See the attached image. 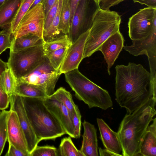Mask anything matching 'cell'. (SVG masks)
Listing matches in <instances>:
<instances>
[{
  "label": "cell",
  "mask_w": 156,
  "mask_h": 156,
  "mask_svg": "<svg viewBox=\"0 0 156 156\" xmlns=\"http://www.w3.org/2000/svg\"><path fill=\"white\" fill-rule=\"evenodd\" d=\"M64 74L66 81L75 93L76 97L89 108L97 107L105 110L112 106L108 92L89 80L78 69Z\"/></svg>",
  "instance_id": "cell-4"
},
{
  "label": "cell",
  "mask_w": 156,
  "mask_h": 156,
  "mask_svg": "<svg viewBox=\"0 0 156 156\" xmlns=\"http://www.w3.org/2000/svg\"><path fill=\"white\" fill-rule=\"evenodd\" d=\"M9 96L10 109L15 111L17 114L26 138L30 155L39 142L27 114L23 104V97L14 94Z\"/></svg>",
  "instance_id": "cell-12"
},
{
  "label": "cell",
  "mask_w": 156,
  "mask_h": 156,
  "mask_svg": "<svg viewBox=\"0 0 156 156\" xmlns=\"http://www.w3.org/2000/svg\"><path fill=\"white\" fill-rule=\"evenodd\" d=\"M134 3L138 2L148 7L156 8V0H133Z\"/></svg>",
  "instance_id": "cell-40"
},
{
  "label": "cell",
  "mask_w": 156,
  "mask_h": 156,
  "mask_svg": "<svg viewBox=\"0 0 156 156\" xmlns=\"http://www.w3.org/2000/svg\"><path fill=\"white\" fill-rule=\"evenodd\" d=\"M124 41V37L119 30L110 36L100 47L99 51L104 55L109 75L111 74V68L123 48Z\"/></svg>",
  "instance_id": "cell-16"
},
{
  "label": "cell",
  "mask_w": 156,
  "mask_h": 156,
  "mask_svg": "<svg viewBox=\"0 0 156 156\" xmlns=\"http://www.w3.org/2000/svg\"><path fill=\"white\" fill-rule=\"evenodd\" d=\"M8 150L5 155V156H26V155L21 151L13 145L9 144Z\"/></svg>",
  "instance_id": "cell-38"
},
{
  "label": "cell",
  "mask_w": 156,
  "mask_h": 156,
  "mask_svg": "<svg viewBox=\"0 0 156 156\" xmlns=\"http://www.w3.org/2000/svg\"><path fill=\"white\" fill-rule=\"evenodd\" d=\"M70 16V0H63L59 27V31L63 34H68L69 33Z\"/></svg>",
  "instance_id": "cell-24"
},
{
  "label": "cell",
  "mask_w": 156,
  "mask_h": 156,
  "mask_svg": "<svg viewBox=\"0 0 156 156\" xmlns=\"http://www.w3.org/2000/svg\"><path fill=\"white\" fill-rule=\"evenodd\" d=\"M6 0H0V7L2 6Z\"/></svg>",
  "instance_id": "cell-44"
},
{
  "label": "cell",
  "mask_w": 156,
  "mask_h": 156,
  "mask_svg": "<svg viewBox=\"0 0 156 156\" xmlns=\"http://www.w3.org/2000/svg\"><path fill=\"white\" fill-rule=\"evenodd\" d=\"M59 1V0H56L45 17L43 33L45 32L49 27L56 14L58 9Z\"/></svg>",
  "instance_id": "cell-36"
},
{
  "label": "cell",
  "mask_w": 156,
  "mask_h": 156,
  "mask_svg": "<svg viewBox=\"0 0 156 156\" xmlns=\"http://www.w3.org/2000/svg\"><path fill=\"white\" fill-rule=\"evenodd\" d=\"M34 0H23L15 17L10 24V30L12 34L15 31L21 20L30 9Z\"/></svg>",
  "instance_id": "cell-31"
},
{
  "label": "cell",
  "mask_w": 156,
  "mask_h": 156,
  "mask_svg": "<svg viewBox=\"0 0 156 156\" xmlns=\"http://www.w3.org/2000/svg\"><path fill=\"white\" fill-rule=\"evenodd\" d=\"M81 115L77 106L73 111L72 121L74 128L75 138H79L80 136L81 129Z\"/></svg>",
  "instance_id": "cell-35"
},
{
  "label": "cell",
  "mask_w": 156,
  "mask_h": 156,
  "mask_svg": "<svg viewBox=\"0 0 156 156\" xmlns=\"http://www.w3.org/2000/svg\"><path fill=\"white\" fill-rule=\"evenodd\" d=\"M44 57L42 44L17 51H10L7 63L15 78L18 80L30 72Z\"/></svg>",
  "instance_id": "cell-6"
},
{
  "label": "cell",
  "mask_w": 156,
  "mask_h": 156,
  "mask_svg": "<svg viewBox=\"0 0 156 156\" xmlns=\"http://www.w3.org/2000/svg\"><path fill=\"white\" fill-rule=\"evenodd\" d=\"M116 100L130 114L152 98L156 99V82L140 64L116 66Z\"/></svg>",
  "instance_id": "cell-1"
},
{
  "label": "cell",
  "mask_w": 156,
  "mask_h": 156,
  "mask_svg": "<svg viewBox=\"0 0 156 156\" xmlns=\"http://www.w3.org/2000/svg\"><path fill=\"white\" fill-rule=\"evenodd\" d=\"M99 153L100 156H122L112 152L107 149H102L101 147L98 148Z\"/></svg>",
  "instance_id": "cell-42"
},
{
  "label": "cell",
  "mask_w": 156,
  "mask_h": 156,
  "mask_svg": "<svg viewBox=\"0 0 156 156\" xmlns=\"http://www.w3.org/2000/svg\"><path fill=\"white\" fill-rule=\"evenodd\" d=\"M4 28L0 31V55L6 49H10L12 34L10 30V24Z\"/></svg>",
  "instance_id": "cell-33"
},
{
  "label": "cell",
  "mask_w": 156,
  "mask_h": 156,
  "mask_svg": "<svg viewBox=\"0 0 156 156\" xmlns=\"http://www.w3.org/2000/svg\"><path fill=\"white\" fill-rule=\"evenodd\" d=\"M2 83L6 93L10 96L14 93L17 80L10 68L7 67L2 74Z\"/></svg>",
  "instance_id": "cell-30"
},
{
  "label": "cell",
  "mask_w": 156,
  "mask_h": 156,
  "mask_svg": "<svg viewBox=\"0 0 156 156\" xmlns=\"http://www.w3.org/2000/svg\"><path fill=\"white\" fill-rule=\"evenodd\" d=\"M51 95L67 108L72 118L73 111L77 106L74 103L70 92L60 87Z\"/></svg>",
  "instance_id": "cell-25"
},
{
  "label": "cell",
  "mask_w": 156,
  "mask_h": 156,
  "mask_svg": "<svg viewBox=\"0 0 156 156\" xmlns=\"http://www.w3.org/2000/svg\"><path fill=\"white\" fill-rule=\"evenodd\" d=\"M83 141L80 150L83 156H98L97 129L94 125L84 120Z\"/></svg>",
  "instance_id": "cell-17"
},
{
  "label": "cell",
  "mask_w": 156,
  "mask_h": 156,
  "mask_svg": "<svg viewBox=\"0 0 156 156\" xmlns=\"http://www.w3.org/2000/svg\"><path fill=\"white\" fill-rule=\"evenodd\" d=\"M156 18V8H145L133 15L128 22L129 35L132 40L141 39L150 33Z\"/></svg>",
  "instance_id": "cell-11"
},
{
  "label": "cell",
  "mask_w": 156,
  "mask_h": 156,
  "mask_svg": "<svg viewBox=\"0 0 156 156\" xmlns=\"http://www.w3.org/2000/svg\"><path fill=\"white\" fill-rule=\"evenodd\" d=\"M44 101L48 108L58 119L66 134L75 138L72 118L67 108L52 95L47 97Z\"/></svg>",
  "instance_id": "cell-15"
},
{
  "label": "cell",
  "mask_w": 156,
  "mask_h": 156,
  "mask_svg": "<svg viewBox=\"0 0 156 156\" xmlns=\"http://www.w3.org/2000/svg\"><path fill=\"white\" fill-rule=\"evenodd\" d=\"M43 0H35L30 9L32 8L39 3H41Z\"/></svg>",
  "instance_id": "cell-43"
},
{
  "label": "cell",
  "mask_w": 156,
  "mask_h": 156,
  "mask_svg": "<svg viewBox=\"0 0 156 156\" xmlns=\"http://www.w3.org/2000/svg\"><path fill=\"white\" fill-rule=\"evenodd\" d=\"M63 1V0H59L56 14L49 27L43 33V40L44 42L52 41L60 36L59 35L61 33L59 30V27Z\"/></svg>",
  "instance_id": "cell-23"
},
{
  "label": "cell",
  "mask_w": 156,
  "mask_h": 156,
  "mask_svg": "<svg viewBox=\"0 0 156 156\" xmlns=\"http://www.w3.org/2000/svg\"><path fill=\"white\" fill-rule=\"evenodd\" d=\"M101 138L105 148L118 154H121L122 147L117 132L112 130L102 119H97Z\"/></svg>",
  "instance_id": "cell-18"
},
{
  "label": "cell",
  "mask_w": 156,
  "mask_h": 156,
  "mask_svg": "<svg viewBox=\"0 0 156 156\" xmlns=\"http://www.w3.org/2000/svg\"><path fill=\"white\" fill-rule=\"evenodd\" d=\"M58 151L55 147L50 146H37L30 156H57Z\"/></svg>",
  "instance_id": "cell-34"
},
{
  "label": "cell",
  "mask_w": 156,
  "mask_h": 156,
  "mask_svg": "<svg viewBox=\"0 0 156 156\" xmlns=\"http://www.w3.org/2000/svg\"><path fill=\"white\" fill-rule=\"evenodd\" d=\"M9 111L4 110L0 113V156L7 140L6 121Z\"/></svg>",
  "instance_id": "cell-32"
},
{
  "label": "cell",
  "mask_w": 156,
  "mask_h": 156,
  "mask_svg": "<svg viewBox=\"0 0 156 156\" xmlns=\"http://www.w3.org/2000/svg\"><path fill=\"white\" fill-rule=\"evenodd\" d=\"M89 30L81 35L69 48L59 69L61 74L78 69L79 64L83 59L85 45Z\"/></svg>",
  "instance_id": "cell-13"
},
{
  "label": "cell",
  "mask_w": 156,
  "mask_h": 156,
  "mask_svg": "<svg viewBox=\"0 0 156 156\" xmlns=\"http://www.w3.org/2000/svg\"><path fill=\"white\" fill-rule=\"evenodd\" d=\"M44 12L41 3L30 9L23 16L15 32L12 39L32 34L43 39L44 22Z\"/></svg>",
  "instance_id": "cell-9"
},
{
  "label": "cell",
  "mask_w": 156,
  "mask_h": 156,
  "mask_svg": "<svg viewBox=\"0 0 156 156\" xmlns=\"http://www.w3.org/2000/svg\"><path fill=\"white\" fill-rule=\"evenodd\" d=\"M44 41L39 36L29 34L12 40L10 51H17L33 46L41 44Z\"/></svg>",
  "instance_id": "cell-22"
},
{
  "label": "cell",
  "mask_w": 156,
  "mask_h": 156,
  "mask_svg": "<svg viewBox=\"0 0 156 156\" xmlns=\"http://www.w3.org/2000/svg\"><path fill=\"white\" fill-rule=\"evenodd\" d=\"M23 0H6L0 7V28L11 24Z\"/></svg>",
  "instance_id": "cell-20"
},
{
  "label": "cell",
  "mask_w": 156,
  "mask_h": 156,
  "mask_svg": "<svg viewBox=\"0 0 156 156\" xmlns=\"http://www.w3.org/2000/svg\"><path fill=\"white\" fill-rule=\"evenodd\" d=\"M72 43L68 34H63L52 41L42 44L44 52H49L63 48H69Z\"/></svg>",
  "instance_id": "cell-26"
},
{
  "label": "cell",
  "mask_w": 156,
  "mask_h": 156,
  "mask_svg": "<svg viewBox=\"0 0 156 156\" xmlns=\"http://www.w3.org/2000/svg\"><path fill=\"white\" fill-rule=\"evenodd\" d=\"M58 156H83L76 147L69 136L63 138L59 147Z\"/></svg>",
  "instance_id": "cell-27"
},
{
  "label": "cell",
  "mask_w": 156,
  "mask_h": 156,
  "mask_svg": "<svg viewBox=\"0 0 156 156\" xmlns=\"http://www.w3.org/2000/svg\"><path fill=\"white\" fill-rule=\"evenodd\" d=\"M124 0H100L98 2L100 9L109 10L110 8L115 5Z\"/></svg>",
  "instance_id": "cell-37"
},
{
  "label": "cell",
  "mask_w": 156,
  "mask_h": 156,
  "mask_svg": "<svg viewBox=\"0 0 156 156\" xmlns=\"http://www.w3.org/2000/svg\"><path fill=\"white\" fill-rule=\"evenodd\" d=\"M8 67L7 62L0 59V110H5L10 104V96L5 91L2 83V74Z\"/></svg>",
  "instance_id": "cell-29"
},
{
  "label": "cell",
  "mask_w": 156,
  "mask_h": 156,
  "mask_svg": "<svg viewBox=\"0 0 156 156\" xmlns=\"http://www.w3.org/2000/svg\"><path fill=\"white\" fill-rule=\"evenodd\" d=\"M61 74L59 69H55L44 55L43 59L37 66L17 80L39 86L49 96L55 92L56 84Z\"/></svg>",
  "instance_id": "cell-8"
},
{
  "label": "cell",
  "mask_w": 156,
  "mask_h": 156,
  "mask_svg": "<svg viewBox=\"0 0 156 156\" xmlns=\"http://www.w3.org/2000/svg\"><path fill=\"white\" fill-rule=\"evenodd\" d=\"M148 126L141 140L139 155L156 156V118Z\"/></svg>",
  "instance_id": "cell-19"
},
{
  "label": "cell",
  "mask_w": 156,
  "mask_h": 156,
  "mask_svg": "<svg viewBox=\"0 0 156 156\" xmlns=\"http://www.w3.org/2000/svg\"><path fill=\"white\" fill-rule=\"evenodd\" d=\"M14 94L22 97L44 100L48 97L45 91L39 86L20 80H17Z\"/></svg>",
  "instance_id": "cell-21"
},
{
  "label": "cell",
  "mask_w": 156,
  "mask_h": 156,
  "mask_svg": "<svg viewBox=\"0 0 156 156\" xmlns=\"http://www.w3.org/2000/svg\"><path fill=\"white\" fill-rule=\"evenodd\" d=\"M132 45L124 46V49L134 56L146 55L148 58L150 73L156 82V18L150 34L143 39L133 40Z\"/></svg>",
  "instance_id": "cell-10"
},
{
  "label": "cell",
  "mask_w": 156,
  "mask_h": 156,
  "mask_svg": "<svg viewBox=\"0 0 156 156\" xmlns=\"http://www.w3.org/2000/svg\"><path fill=\"white\" fill-rule=\"evenodd\" d=\"M0 112H1V111H0Z\"/></svg>",
  "instance_id": "cell-46"
},
{
  "label": "cell",
  "mask_w": 156,
  "mask_h": 156,
  "mask_svg": "<svg viewBox=\"0 0 156 156\" xmlns=\"http://www.w3.org/2000/svg\"><path fill=\"white\" fill-rule=\"evenodd\" d=\"M7 140L10 144L21 151L26 156H30L27 141L16 112L9 111L6 121Z\"/></svg>",
  "instance_id": "cell-14"
},
{
  "label": "cell",
  "mask_w": 156,
  "mask_h": 156,
  "mask_svg": "<svg viewBox=\"0 0 156 156\" xmlns=\"http://www.w3.org/2000/svg\"><path fill=\"white\" fill-rule=\"evenodd\" d=\"M80 0H70L71 7V16L70 20V25L72 22L75 12Z\"/></svg>",
  "instance_id": "cell-41"
},
{
  "label": "cell",
  "mask_w": 156,
  "mask_h": 156,
  "mask_svg": "<svg viewBox=\"0 0 156 156\" xmlns=\"http://www.w3.org/2000/svg\"><path fill=\"white\" fill-rule=\"evenodd\" d=\"M23 98L27 114L39 142L43 140H54L66 134L59 121L47 107L43 99Z\"/></svg>",
  "instance_id": "cell-3"
},
{
  "label": "cell",
  "mask_w": 156,
  "mask_h": 156,
  "mask_svg": "<svg viewBox=\"0 0 156 156\" xmlns=\"http://www.w3.org/2000/svg\"><path fill=\"white\" fill-rule=\"evenodd\" d=\"M56 0H44L42 2L45 17Z\"/></svg>",
  "instance_id": "cell-39"
},
{
  "label": "cell",
  "mask_w": 156,
  "mask_h": 156,
  "mask_svg": "<svg viewBox=\"0 0 156 156\" xmlns=\"http://www.w3.org/2000/svg\"><path fill=\"white\" fill-rule=\"evenodd\" d=\"M69 48H63L49 52H44V55L52 66L58 70L65 59Z\"/></svg>",
  "instance_id": "cell-28"
},
{
  "label": "cell",
  "mask_w": 156,
  "mask_h": 156,
  "mask_svg": "<svg viewBox=\"0 0 156 156\" xmlns=\"http://www.w3.org/2000/svg\"><path fill=\"white\" fill-rule=\"evenodd\" d=\"M156 99L152 98L124 117L117 132L122 156H139L142 138L156 114Z\"/></svg>",
  "instance_id": "cell-2"
},
{
  "label": "cell",
  "mask_w": 156,
  "mask_h": 156,
  "mask_svg": "<svg viewBox=\"0 0 156 156\" xmlns=\"http://www.w3.org/2000/svg\"><path fill=\"white\" fill-rule=\"evenodd\" d=\"M98 2L100 0H96Z\"/></svg>",
  "instance_id": "cell-45"
},
{
  "label": "cell",
  "mask_w": 156,
  "mask_h": 156,
  "mask_svg": "<svg viewBox=\"0 0 156 156\" xmlns=\"http://www.w3.org/2000/svg\"><path fill=\"white\" fill-rule=\"evenodd\" d=\"M121 16L116 12L99 9L93 18L85 45L83 58L99 51L102 43L119 30Z\"/></svg>",
  "instance_id": "cell-5"
},
{
  "label": "cell",
  "mask_w": 156,
  "mask_h": 156,
  "mask_svg": "<svg viewBox=\"0 0 156 156\" xmlns=\"http://www.w3.org/2000/svg\"><path fill=\"white\" fill-rule=\"evenodd\" d=\"M96 0H80L75 12L68 34L72 43L89 30L94 16L100 9Z\"/></svg>",
  "instance_id": "cell-7"
}]
</instances>
